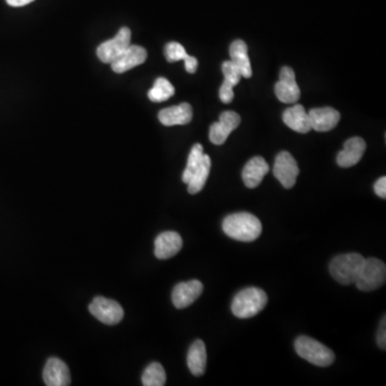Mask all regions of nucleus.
<instances>
[{"label": "nucleus", "instance_id": "1", "mask_svg": "<svg viewBox=\"0 0 386 386\" xmlns=\"http://www.w3.org/2000/svg\"><path fill=\"white\" fill-rule=\"evenodd\" d=\"M222 230L235 241L251 243L262 233V224L252 214L236 213L226 217L222 222Z\"/></svg>", "mask_w": 386, "mask_h": 386}, {"label": "nucleus", "instance_id": "2", "mask_svg": "<svg viewBox=\"0 0 386 386\" xmlns=\"http://www.w3.org/2000/svg\"><path fill=\"white\" fill-rule=\"evenodd\" d=\"M267 304V296L259 288H247L236 294L232 302L233 315L239 319H249L263 311Z\"/></svg>", "mask_w": 386, "mask_h": 386}, {"label": "nucleus", "instance_id": "3", "mask_svg": "<svg viewBox=\"0 0 386 386\" xmlns=\"http://www.w3.org/2000/svg\"><path fill=\"white\" fill-rule=\"evenodd\" d=\"M296 353L307 362L319 367H328L334 362L335 354L330 348L311 337H298L294 343Z\"/></svg>", "mask_w": 386, "mask_h": 386}, {"label": "nucleus", "instance_id": "4", "mask_svg": "<svg viewBox=\"0 0 386 386\" xmlns=\"http://www.w3.org/2000/svg\"><path fill=\"white\" fill-rule=\"evenodd\" d=\"M364 256L360 254H345L333 259L330 264V275L339 283H355L360 267L364 262Z\"/></svg>", "mask_w": 386, "mask_h": 386}, {"label": "nucleus", "instance_id": "5", "mask_svg": "<svg viewBox=\"0 0 386 386\" xmlns=\"http://www.w3.org/2000/svg\"><path fill=\"white\" fill-rule=\"evenodd\" d=\"M385 280V264L379 259L369 258L362 262L355 283L360 291L371 292L381 288Z\"/></svg>", "mask_w": 386, "mask_h": 386}, {"label": "nucleus", "instance_id": "6", "mask_svg": "<svg viewBox=\"0 0 386 386\" xmlns=\"http://www.w3.org/2000/svg\"><path fill=\"white\" fill-rule=\"evenodd\" d=\"M91 315L107 325H116L124 319V309L118 302L97 296L89 305Z\"/></svg>", "mask_w": 386, "mask_h": 386}, {"label": "nucleus", "instance_id": "7", "mask_svg": "<svg viewBox=\"0 0 386 386\" xmlns=\"http://www.w3.org/2000/svg\"><path fill=\"white\" fill-rule=\"evenodd\" d=\"M275 93L278 100L286 105H293L300 100L301 89L292 68L283 67L280 70L279 80L275 85Z\"/></svg>", "mask_w": 386, "mask_h": 386}, {"label": "nucleus", "instance_id": "8", "mask_svg": "<svg viewBox=\"0 0 386 386\" xmlns=\"http://www.w3.org/2000/svg\"><path fill=\"white\" fill-rule=\"evenodd\" d=\"M273 173L284 188L291 189L296 184L300 169L290 152H281L276 157Z\"/></svg>", "mask_w": 386, "mask_h": 386}, {"label": "nucleus", "instance_id": "9", "mask_svg": "<svg viewBox=\"0 0 386 386\" xmlns=\"http://www.w3.org/2000/svg\"><path fill=\"white\" fill-rule=\"evenodd\" d=\"M130 46L131 31L128 27H122L113 39L100 44L97 50V55L103 63H111Z\"/></svg>", "mask_w": 386, "mask_h": 386}, {"label": "nucleus", "instance_id": "10", "mask_svg": "<svg viewBox=\"0 0 386 386\" xmlns=\"http://www.w3.org/2000/svg\"><path fill=\"white\" fill-rule=\"evenodd\" d=\"M204 286L199 280L180 282L173 288L172 302L177 309H184L196 302L203 293Z\"/></svg>", "mask_w": 386, "mask_h": 386}, {"label": "nucleus", "instance_id": "11", "mask_svg": "<svg viewBox=\"0 0 386 386\" xmlns=\"http://www.w3.org/2000/svg\"><path fill=\"white\" fill-rule=\"evenodd\" d=\"M241 116L233 111H226L220 115L219 122L209 128V140L215 145H222L229 135L241 124Z\"/></svg>", "mask_w": 386, "mask_h": 386}, {"label": "nucleus", "instance_id": "12", "mask_svg": "<svg viewBox=\"0 0 386 386\" xmlns=\"http://www.w3.org/2000/svg\"><path fill=\"white\" fill-rule=\"evenodd\" d=\"M147 51L140 46H130L118 58L111 63L112 69L116 73H124L145 63Z\"/></svg>", "mask_w": 386, "mask_h": 386}, {"label": "nucleus", "instance_id": "13", "mask_svg": "<svg viewBox=\"0 0 386 386\" xmlns=\"http://www.w3.org/2000/svg\"><path fill=\"white\" fill-rule=\"evenodd\" d=\"M43 380L48 386H68L71 384V375L63 360L51 358L44 366Z\"/></svg>", "mask_w": 386, "mask_h": 386}, {"label": "nucleus", "instance_id": "14", "mask_svg": "<svg viewBox=\"0 0 386 386\" xmlns=\"http://www.w3.org/2000/svg\"><path fill=\"white\" fill-rule=\"evenodd\" d=\"M182 248V239L177 232L161 233L155 241V256L159 260L173 258Z\"/></svg>", "mask_w": 386, "mask_h": 386}, {"label": "nucleus", "instance_id": "15", "mask_svg": "<svg viewBox=\"0 0 386 386\" xmlns=\"http://www.w3.org/2000/svg\"><path fill=\"white\" fill-rule=\"evenodd\" d=\"M311 129L318 132H328L338 125L340 113L333 108H319L309 111Z\"/></svg>", "mask_w": 386, "mask_h": 386}, {"label": "nucleus", "instance_id": "16", "mask_svg": "<svg viewBox=\"0 0 386 386\" xmlns=\"http://www.w3.org/2000/svg\"><path fill=\"white\" fill-rule=\"evenodd\" d=\"M366 143L360 137H351L345 141L343 150L337 156V163L341 167H351L358 165L364 156Z\"/></svg>", "mask_w": 386, "mask_h": 386}, {"label": "nucleus", "instance_id": "17", "mask_svg": "<svg viewBox=\"0 0 386 386\" xmlns=\"http://www.w3.org/2000/svg\"><path fill=\"white\" fill-rule=\"evenodd\" d=\"M269 172L268 163L262 157H254L246 163L243 169L244 184L247 188H256L262 182L263 178Z\"/></svg>", "mask_w": 386, "mask_h": 386}, {"label": "nucleus", "instance_id": "18", "mask_svg": "<svg viewBox=\"0 0 386 386\" xmlns=\"http://www.w3.org/2000/svg\"><path fill=\"white\" fill-rule=\"evenodd\" d=\"M284 124L298 133H308L311 129V118L302 105H296L288 108L282 114Z\"/></svg>", "mask_w": 386, "mask_h": 386}, {"label": "nucleus", "instance_id": "19", "mask_svg": "<svg viewBox=\"0 0 386 386\" xmlns=\"http://www.w3.org/2000/svg\"><path fill=\"white\" fill-rule=\"evenodd\" d=\"M159 120L165 126L187 125L193 118L192 108L189 103H180L175 107L167 108L159 112Z\"/></svg>", "mask_w": 386, "mask_h": 386}, {"label": "nucleus", "instance_id": "20", "mask_svg": "<svg viewBox=\"0 0 386 386\" xmlns=\"http://www.w3.org/2000/svg\"><path fill=\"white\" fill-rule=\"evenodd\" d=\"M222 72H224V80L220 87L219 97L222 103L229 105L232 103L233 98H234L233 87L239 84L243 76H241L239 68L231 61H224L222 63Z\"/></svg>", "mask_w": 386, "mask_h": 386}, {"label": "nucleus", "instance_id": "21", "mask_svg": "<svg viewBox=\"0 0 386 386\" xmlns=\"http://www.w3.org/2000/svg\"><path fill=\"white\" fill-rule=\"evenodd\" d=\"M187 364L193 375L201 377L204 375L207 364V347L200 339L191 345L187 355Z\"/></svg>", "mask_w": 386, "mask_h": 386}, {"label": "nucleus", "instance_id": "22", "mask_svg": "<svg viewBox=\"0 0 386 386\" xmlns=\"http://www.w3.org/2000/svg\"><path fill=\"white\" fill-rule=\"evenodd\" d=\"M231 61L239 68L241 76L250 78L252 75L251 63L248 56V46L243 40H236L230 46Z\"/></svg>", "mask_w": 386, "mask_h": 386}, {"label": "nucleus", "instance_id": "23", "mask_svg": "<svg viewBox=\"0 0 386 386\" xmlns=\"http://www.w3.org/2000/svg\"><path fill=\"white\" fill-rule=\"evenodd\" d=\"M211 167V157H209V155L204 154L200 165H199L198 169L194 171V173L191 176L188 184H188V192L190 193V194H197V193L202 191L205 184H207V178H209Z\"/></svg>", "mask_w": 386, "mask_h": 386}, {"label": "nucleus", "instance_id": "24", "mask_svg": "<svg viewBox=\"0 0 386 386\" xmlns=\"http://www.w3.org/2000/svg\"><path fill=\"white\" fill-rule=\"evenodd\" d=\"M175 93L173 85L165 78H158L155 80L154 86L148 91V98L152 103H163L169 100Z\"/></svg>", "mask_w": 386, "mask_h": 386}, {"label": "nucleus", "instance_id": "25", "mask_svg": "<svg viewBox=\"0 0 386 386\" xmlns=\"http://www.w3.org/2000/svg\"><path fill=\"white\" fill-rule=\"evenodd\" d=\"M167 382L165 368L159 362H152L146 367L142 375L144 386H163Z\"/></svg>", "mask_w": 386, "mask_h": 386}, {"label": "nucleus", "instance_id": "26", "mask_svg": "<svg viewBox=\"0 0 386 386\" xmlns=\"http://www.w3.org/2000/svg\"><path fill=\"white\" fill-rule=\"evenodd\" d=\"M203 156H204L203 146L201 145V144L193 145V147L191 148L190 154H189L186 169H184V173H182V182H184V184H188L191 176L193 175L194 171H196V169H198L199 165H200Z\"/></svg>", "mask_w": 386, "mask_h": 386}, {"label": "nucleus", "instance_id": "27", "mask_svg": "<svg viewBox=\"0 0 386 386\" xmlns=\"http://www.w3.org/2000/svg\"><path fill=\"white\" fill-rule=\"evenodd\" d=\"M165 58L169 63L175 61H186L190 55L187 54L186 50L182 44L178 42H169L165 46Z\"/></svg>", "mask_w": 386, "mask_h": 386}, {"label": "nucleus", "instance_id": "28", "mask_svg": "<svg viewBox=\"0 0 386 386\" xmlns=\"http://www.w3.org/2000/svg\"><path fill=\"white\" fill-rule=\"evenodd\" d=\"M377 343L379 345L380 349H386V321L385 317L382 319L380 323L379 330H377Z\"/></svg>", "mask_w": 386, "mask_h": 386}, {"label": "nucleus", "instance_id": "29", "mask_svg": "<svg viewBox=\"0 0 386 386\" xmlns=\"http://www.w3.org/2000/svg\"><path fill=\"white\" fill-rule=\"evenodd\" d=\"M375 192L382 199H386V177L379 178L375 184Z\"/></svg>", "mask_w": 386, "mask_h": 386}, {"label": "nucleus", "instance_id": "30", "mask_svg": "<svg viewBox=\"0 0 386 386\" xmlns=\"http://www.w3.org/2000/svg\"><path fill=\"white\" fill-rule=\"evenodd\" d=\"M184 66H186L187 72L189 73H194L198 69V59L196 57L189 56L188 58L184 61Z\"/></svg>", "mask_w": 386, "mask_h": 386}, {"label": "nucleus", "instance_id": "31", "mask_svg": "<svg viewBox=\"0 0 386 386\" xmlns=\"http://www.w3.org/2000/svg\"><path fill=\"white\" fill-rule=\"evenodd\" d=\"M8 5L11 6V7H24V6L29 5V4L33 3V0H6Z\"/></svg>", "mask_w": 386, "mask_h": 386}]
</instances>
